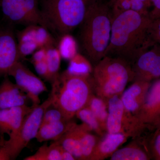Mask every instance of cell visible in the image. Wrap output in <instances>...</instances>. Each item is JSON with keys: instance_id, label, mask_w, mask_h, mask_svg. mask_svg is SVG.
Segmentation results:
<instances>
[{"instance_id": "cell-22", "label": "cell", "mask_w": 160, "mask_h": 160, "mask_svg": "<svg viewBox=\"0 0 160 160\" xmlns=\"http://www.w3.org/2000/svg\"><path fill=\"white\" fill-rule=\"evenodd\" d=\"M62 59V56L56 46L47 48L46 61L49 70V82L51 84L57 81L59 77Z\"/></svg>"}, {"instance_id": "cell-7", "label": "cell", "mask_w": 160, "mask_h": 160, "mask_svg": "<svg viewBox=\"0 0 160 160\" xmlns=\"http://www.w3.org/2000/svg\"><path fill=\"white\" fill-rule=\"evenodd\" d=\"M119 97L114 96L107 101L108 115L106 131L109 133L135 135L146 128V126L126 112Z\"/></svg>"}, {"instance_id": "cell-11", "label": "cell", "mask_w": 160, "mask_h": 160, "mask_svg": "<svg viewBox=\"0 0 160 160\" xmlns=\"http://www.w3.org/2000/svg\"><path fill=\"white\" fill-rule=\"evenodd\" d=\"M138 118L147 128H156L160 118V78L148 89Z\"/></svg>"}, {"instance_id": "cell-28", "label": "cell", "mask_w": 160, "mask_h": 160, "mask_svg": "<svg viewBox=\"0 0 160 160\" xmlns=\"http://www.w3.org/2000/svg\"><path fill=\"white\" fill-rule=\"evenodd\" d=\"M63 120H70L67 119L61 110L51 105L45 111L43 115L41 124L54 122Z\"/></svg>"}, {"instance_id": "cell-10", "label": "cell", "mask_w": 160, "mask_h": 160, "mask_svg": "<svg viewBox=\"0 0 160 160\" xmlns=\"http://www.w3.org/2000/svg\"><path fill=\"white\" fill-rule=\"evenodd\" d=\"M18 61V42L13 30L10 27H0V77L8 75Z\"/></svg>"}, {"instance_id": "cell-9", "label": "cell", "mask_w": 160, "mask_h": 160, "mask_svg": "<svg viewBox=\"0 0 160 160\" xmlns=\"http://www.w3.org/2000/svg\"><path fill=\"white\" fill-rule=\"evenodd\" d=\"M135 81L149 82L160 78V46L154 44L143 52L131 65Z\"/></svg>"}, {"instance_id": "cell-13", "label": "cell", "mask_w": 160, "mask_h": 160, "mask_svg": "<svg viewBox=\"0 0 160 160\" xmlns=\"http://www.w3.org/2000/svg\"><path fill=\"white\" fill-rule=\"evenodd\" d=\"M0 7L5 19L10 24L35 25L26 10V0H0Z\"/></svg>"}, {"instance_id": "cell-29", "label": "cell", "mask_w": 160, "mask_h": 160, "mask_svg": "<svg viewBox=\"0 0 160 160\" xmlns=\"http://www.w3.org/2000/svg\"><path fill=\"white\" fill-rule=\"evenodd\" d=\"M39 48L35 41L18 42V54L19 61L30 55H32Z\"/></svg>"}, {"instance_id": "cell-23", "label": "cell", "mask_w": 160, "mask_h": 160, "mask_svg": "<svg viewBox=\"0 0 160 160\" xmlns=\"http://www.w3.org/2000/svg\"><path fill=\"white\" fill-rule=\"evenodd\" d=\"M92 68L89 60L83 55L77 53L70 60L69 66L65 71L74 75L87 76L91 75Z\"/></svg>"}, {"instance_id": "cell-32", "label": "cell", "mask_w": 160, "mask_h": 160, "mask_svg": "<svg viewBox=\"0 0 160 160\" xmlns=\"http://www.w3.org/2000/svg\"><path fill=\"white\" fill-rule=\"evenodd\" d=\"M152 156L156 160H160V129H157L151 143Z\"/></svg>"}, {"instance_id": "cell-35", "label": "cell", "mask_w": 160, "mask_h": 160, "mask_svg": "<svg viewBox=\"0 0 160 160\" xmlns=\"http://www.w3.org/2000/svg\"><path fill=\"white\" fill-rule=\"evenodd\" d=\"M47 48H40L32 54L31 59L32 63L46 61Z\"/></svg>"}, {"instance_id": "cell-14", "label": "cell", "mask_w": 160, "mask_h": 160, "mask_svg": "<svg viewBox=\"0 0 160 160\" xmlns=\"http://www.w3.org/2000/svg\"><path fill=\"white\" fill-rule=\"evenodd\" d=\"M28 98L15 83L5 76L0 84V110L26 105Z\"/></svg>"}, {"instance_id": "cell-33", "label": "cell", "mask_w": 160, "mask_h": 160, "mask_svg": "<svg viewBox=\"0 0 160 160\" xmlns=\"http://www.w3.org/2000/svg\"><path fill=\"white\" fill-rule=\"evenodd\" d=\"M36 71L43 79L49 81V73L46 61L32 63Z\"/></svg>"}, {"instance_id": "cell-24", "label": "cell", "mask_w": 160, "mask_h": 160, "mask_svg": "<svg viewBox=\"0 0 160 160\" xmlns=\"http://www.w3.org/2000/svg\"><path fill=\"white\" fill-rule=\"evenodd\" d=\"M57 48L62 58L71 59L77 54L78 43L70 34L63 35L59 37Z\"/></svg>"}, {"instance_id": "cell-18", "label": "cell", "mask_w": 160, "mask_h": 160, "mask_svg": "<svg viewBox=\"0 0 160 160\" xmlns=\"http://www.w3.org/2000/svg\"><path fill=\"white\" fill-rule=\"evenodd\" d=\"M76 127L82 147V160H89L98 140L97 137L92 134L91 129L84 123L77 124Z\"/></svg>"}, {"instance_id": "cell-20", "label": "cell", "mask_w": 160, "mask_h": 160, "mask_svg": "<svg viewBox=\"0 0 160 160\" xmlns=\"http://www.w3.org/2000/svg\"><path fill=\"white\" fill-rule=\"evenodd\" d=\"M24 160H62L61 145L58 141L50 146L44 144L37 151L32 155L27 157Z\"/></svg>"}, {"instance_id": "cell-4", "label": "cell", "mask_w": 160, "mask_h": 160, "mask_svg": "<svg viewBox=\"0 0 160 160\" xmlns=\"http://www.w3.org/2000/svg\"><path fill=\"white\" fill-rule=\"evenodd\" d=\"M54 95L52 106L61 110L68 120H72L78 111L86 107L93 94L92 75H74L64 71L52 84Z\"/></svg>"}, {"instance_id": "cell-38", "label": "cell", "mask_w": 160, "mask_h": 160, "mask_svg": "<svg viewBox=\"0 0 160 160\" xmlns=\"http://www.w3.org/2000/svg\"><path fill=\"white\" fill-rule=\"evenodd\" d=\"M61 153L62 160H74L75 158L72 154L66 150L61 145Z\"/></svg>"}, {"instance_id": "cell-15", "label": "cell", "mask_w": 160, "mask_h": 160, "mask_svg": "<svg viewBox=\"0 0 160 160\" xmlns=\"http://www.w3.org/2000/svg\"><path fill=\"white\" fill-rule=\"evenodd\" d=\"M129 136L125 133H107L102 140L98 142L89 160H103L111 156Z\"/></svg>"}, {"instance_id": "cell-3", "label": "cell", "mask_w": 160, "mask_h": 160, "mask_svg": "<svg viewBox=\"0 0 160 160\" xmlns=\"http://www.w3.org/2000/svg\"><path fill=\"white\" fill-rule=\"evenodd\" d=\"M94 0H39L45 28L59 37L70 34L83 22Z\"/></svg>"}, {"instance_id": "cell-37", "label": "cell", "mask_w": 160, "mask_h": 160, "mask_svg": "<svg viewBox=\"0 0 160 160\" xmlns=\"http://www.w3.org/2000/svg\"><path fill=\"white\" fill-rule=\"evenodd\" d=\"M151 2L153 9L149 14L152 19L154 20L160 18V0H151Z\"/></svg>"}, {"instance_id": "cell-25", "label": "cell", "mask_w": 160, "mask_h": 160, "mask_svg": "<svg viewBox=\"0 0 160 160\" xmlns=\"http://www.w3.org/2000/svg\"><path fill=\"white\" fill-rule=\"evenodd\" d=\"M76 116L87 125L92 131H94L101 136H103L104 131L93 112L87 106L77 112Z\"/></svg>"}, {"instance_id": "cell-34", "label": "cell", "mask_w": 160, "mask_h": 160, "mask_svg": "<svg viewBox=\"0 0 160 160\" xmlns=\"http://www.w3.org/2000/svg\"><path fill=\"white\" fill-rule=\"evenodd\" d=\"M151 34L155 44H158L160 46V18L152 21Z\"/></svg>"}, {"instance_id": "cell-26", "label": "cell", "mask_w": 160, "mask_h": 160, "mask_svg": "<svg viewBox=\"0 0 160 160\" xmlns=\"http://www.w3.org/2000/svg\"><path fill=\"white\" fill-rule=\"evenodd\" d=\"M34 38L39 48L56 46L57 44L55 39L49 32V30L40 25H35Z\"/></svg>"}, {"instance_id": "cell-5", "label": "cell", "mask_w": 160, "mask_h": 160, "mask_svg": "<svg viewBox=\"0 0 160 160\" xmlns=\"http://www.w3.org/2000/svg\"><path fill=\"white\" fill-rule=\"evenodd\" d=\"M91 75L93 92L107 102L114 96H121L134 77L130 63L110 56H105L93 66Z\"/></svg>"}, {"instance_id": "cell-36", "label": "cell", "mask_w": 160, "mask_h": 160, "mask_svg": "<svg viewBox=\"0 0 160 160\" xmlns=\"http://www.w3.org/2000/svg\"><path fill=\"white\" fill-rule=\"evenodd\" d=\"M5 141L4 138H0V160H12L10 151Z\"/></svg>"}, {"instance_id": "cell-39", "label": "cell", "mask_w": 160, "mask_h": 160, "mask_svg": "<svg viewBox=\"0 0 160 160\" xmlns=\"http://www.w3.org/2000/svg\"><path fill=\"white\" fill-rule=\"evenodd\" d=\"M156 128H157V129H160V118L158 122L157 125L156 126Z\"/></svg>"}, {"instance_id": "cell-12", "label": "cell", "mask_w": 160, "mask_h": 160, "mask_svg": "<svg viewBox=\"0 0 160 160\" xmlns=\"http://www.w3.org/2000/svg\"><path fill=\"white\" fill-rule=\"evenodd\" d=\"M150 86L149 82L135 81L131 86L123 92L120 98L128 114L138 119V115Z\"/></svg>"}, {"instance_id": "cell-1", "label": "cell", "mask_w": 160, "mask_h": 160, "mask_svg": "<svg viewBox=\"0 0 160 160\" xmlns=\"http://www.w3.org/2000/svg\"><path fill=\"white\" fill-rule=\"evenodd\" d=\"M152 21L149 14L132 9L115 17L105 56L120 58L131 66L142 52L155 44L152 37Z\"/></svg>"}, {"instance_id": "cell-16", "label": "cell", "mask_w": 160, "mask_h": 160, "mask_svg": "<svg viewBox=\"0 0 160 160\" xmlns=\"http://www.w3.org/2000/svg\"><path fill=\"white\" fill-rule=\"evenodd\" d=\"M72 120L41 124L35 138L39 142L58 141L72 126Z\"/></svg>"}, {"instance_id": "cell-27", "label": "cell", "mask_w": 160, "mask_h": 160, "mask_svg": "<svg viewBox=\"0 0 160 160\" xmlns=\"http://www.w3.org/2000/svg\"><path fill=\"white\" fill-rule=\"evenodd\" d=\"M12 127V117L10 109L0 110V138L5 134L10 136Z\"/></svg>"}, {"instance_id": "cell-31", "label": "cell", "mask_w": 160, "mask_h": 160, "mask_svg": "<svg viewBox=\"0 0 160 160\" xmlns=\"http://www.w3.org/2000/svg\"><path fill=\"white\" fill-rule=\"evenodd\" d=\"M151 6V0H131V9L142 14H149Z\"/></svg>"}, {"instance_id": "cell-19", "label": "cell", "mask_w": 160, "mask_h": 160, "mask_svg": "<svg viewBox=\"0 0 160 160\" xmlns=\"http://www.w3.org/2000/svg\"><path fill=\"white\" fill-rule=\"evenodd\" d=\"M111 160H148L150 157L139 146L131 144L118 149L111 156Z\"/></svg>"}, {"instance_id": "cell-21", "label": "cell", "mask_w": 160, "mask_h": 160, "mask_svg": "<svg viewBox=\"0 0 160 160\" xmlns=\"http://www.w3.org/2000/svg\"><path fill=\"white\" fill-rule=\"evenodd\" d=\"M86 106L93 112L103 130L106 131V122L108 115L107 102L93 94Z\"/></svg>"}, {"instance_id": "cell-8", "label": "cell", "mask_w": 160, "mask_h": 160, "mask_svg": "<svg viewBox=\"0 0 160 160\" xmlns=\"http://www.w3.org/2000/svg\"><path fill=\"white\" fill-rule=\"evenodd\" d=\"M8 76L14 79L15 84L31 101L32 106L39 105L40 95L48 91L46 85L40 78L30 71L21 61H18L12 66Z\"/></svg>"}, {"instance_id": "cell-6", "label": "cell", "mask_w": 160, "mask_h": 160, "mask_svg": "<svg viewBox=\"0 0 160 160\" xmlns=\"http://www.w3.org/2000/svg\"><path fill=\"white\" fill-rule=\"evenodd\" d=\"M54 100V95L51 92L49 97L42 103L32 106V109L26 116L17 136L12 141L5 140V144L9 148L12 160L15 159L29 142L35 138L42 124L43 115L51 106Z\"/></svg>"}, {"instance_id": "cell-17", "label": "cell", "mask_w": 160, "mask_h": 160, "mask_svg": "<svg viewBox=\"0 0 160 160\" xmlns=\"http://www.w3.org/2000/svg\"><path fill=\"white\" fill-rule=\"evenodd\" d=\"M76 126L77 124L75 123L58 141L64 149L75 158L76 159L82 160V147Z\"/></svg>"}, {"instance_id": "cell-30", "label": "cell", "mask_w": 160, "mask_h": 160, "mask_svg": "<svg viewBox=\"0 0 160 160\" xmlns=\"http://www.w3.org/2000/svg\"><path fill=\"white\" fill-rule=\"evenodd\" d=\"M112 18L123 12L131 9V0H108Z\"/></svg>"}, {"instance_id": "cell-2", "label": "cell", "mask_w": 160, "mask_h": 160, "mask_svg": "<svg viewBox=\"0 0 160 160\" xmlns=\"http://www.w3.org/2000/svg\"><path fill=\"white\" fill-rule=\"evenodd\" d=\"M112 13L108 0H94L79 26L81 51L93 67L105 57L111 36Z\"/></svg>"}]
</instances>
